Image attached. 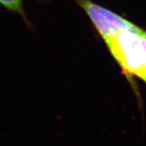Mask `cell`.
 Masks as SVG:
<instances>
[{
	"mask_svg": "<svg viewBox=\"0 0 146 146\" xmlns=\"http://www.w3.org/2000/svg\"><path fill=\"white\" fill-rule=\"evenodd\" d=\"M23 3L24 0H0V4L2 5L5 8H7L10 12L20 14L26 24L28 26H30V23L26 17Z\"/></svg>",
	"mask_w": 146,
	"mask_h": 146,
	"instance_id": "cell-3",
	"label": "cell"
},
{
	"mask_svg": "<svg viewBox=\"0 0 146 146\" xmlns=\"http://www.w3.org/2000/svg\"><path fill=\"white\" fill-rule=\"evenodd\" d=\"M83 9L103 40L122 31L146 33V31L92 0H74Z\"/></svg>",
	"mask_w": 146,
	"mask_h": 146,
	"instance_id": "cell-2",
	"label": "cell"
},
{
	"mask_svg": "<svg viewBox=\"0 0 146 146\" xmlns=\"http://www.w3.org/2000/svg\"><path fill=\"white\" fill-rule=\"evenodd\" d=\"M104 41L124 73L146 83V33L126 30Z\"/></svg>",
	"mask_w": 146,
	"mask_h": 146,
	"instance_id": "cell-1",
	"label": "cell"
}]
</instances>
